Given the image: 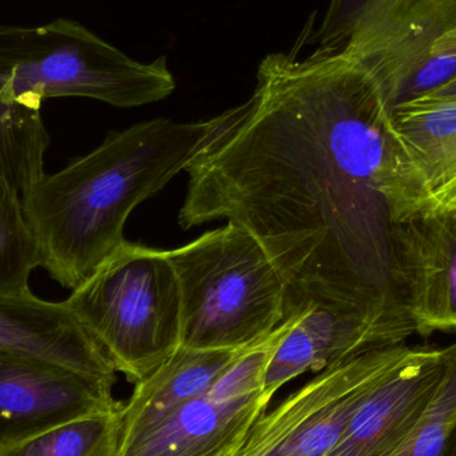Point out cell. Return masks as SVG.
Segmentation results:
<instances>
[{
  "instance_id": "2e32d148",
  "label": "cell",
  "mask_w": 456,
  "mask_h": 456,
  "mask_svg": "<svg viewBox=\"0 0 456 456\" xmlns=\"http://www.w3.org/2000/svg\"><path fill=\"white\" fill-rule=\"evenodd\" d=\"M122 406L112 411L72 420L40 434L0 456H119Z\"/></svg>"
},
{
  "instance_id": "8fae6325",
  "label": "cell",
  "mask_w": 456,
  "mask_h": 456,
  "mask_svg": "<svg viewBox=\"0 0 456 456\" xmlns=\"http://www.w3.org/2000/svg\"><path fill=\"white\" fill-rule=\"evenodd\" d=\"M0 347L112 385L117 380L111 362L67 303L39 299L31 291L0 294Z\"/></svg>"
},
{
  "instance_id": "5bb4252c",
  "label": "cell",
  "mask_w": 456,
  "mask_h": 456,
  "mask_svg": "<svg viewBox=\"0 0 456 456\" xmlns=\"http://www.w3.org/2000/svg\"><path fill=\"white\" fill-rule=\"evenodd\" d=\"M434 208H456V98L422 96L391 111Z\"/></svg>"
},
{
  "instance_id": "5b68a950",
  "label": "cell",
  "mask_w": 456,
  "mask_h": 456,
  "mask_svg": "<svg viewBox=\"0 0 456 456\" xmlns=\"http://www.w3.org/2000/svg\"><path fill=\"white\" fill-rule=\"evenodd\" d=\"M175 88L167 56L135 61L79 21L0 26V90L11 98L43 104L77 96L131 109L163 101Z\"/></svg>"
},
{
  "instance_id": "52a82bcc",
  "label": "cell",
  "mask_w": 456,
  "mask_h": 456,
  "mask_svg": "<svg viewBox=\"0 0 456 456\" xmlns=\"http://www.w3.org/2000/svg\"><path fill=\"white\" fill-rule=\"evenodd\" d=\"M112 383L0 347V452L122 406Z\"/></svg>"
},
{
  "instance_id": "6da1fadb",
  "label": "cell",
  "mask_w": 456,
  "mask_h": 456,
  "mask_svg": "<svg viewBox=\"0 0 456 456\" xmlns=\"http://www.w3.org/2000/svg\"><path fill=\"white\" fill-rule=\"evenodd\" d=\"M184 230L235 222L287 286L284 322L310 307L410 321L393 281V233L431 210L391 114L345 53H271L235 119L187 167Z\"/></svg>"
},
{
  "instance_id": "ba28073f",
  "label": "cell",
  "mask_w": 456,
  "mask_h": 456,
  "mask_svg": "<svg viewBox=\"0 0 456 456\" xmlns=\"http://www.w3.org/2000/svg\"><path fill=\"white\" fill-rule=\"evenodd\" d=\"M393 281L415 334L456 332V208H431L396 224Z\"/></svg>"
},
{
  "instance_id": "3957f363",
  "label": "cell",
  "mask_w": 456,
  "mask_h": 456,
  "mask_svg": "<svg viewBox=\"0 0 456 456\" xmlns=\"http://www.w3.org/2000/svg\"><path fill=\"white\" fill-rule=\"evenodd\" d=\"M166 254L181 289L183 347L243 350L284 323L286 281L247 228L228 222Z\"/></svg>"
},
{
  "instance_id": "ffe728a7",
  "label": "cell",
  "mask_w": 456,
  "mask_h": 456,
  "mask_svg": "<svg viewBox=\"0 0 456 456\" xmlns=\"http://www.w3.org/2000/svg\"><path fill=\"white\" fill-rule=\"evenodd\" d=\"M426 96H431V98H456V77Z\"/></svg>"
},
{
  "instance_id": "7a4b0ae2",
  "label": "cell",
  "mask_w": 456,
  "mask_h": 456,
  "mask_svg": "<svg viewBox=\"0 0 456 456\" xmlns=\"http://www.w3.org/2000/svg\"><path fill=\"white\" fill-rule=\"evenodd\" d=\"M238 112L191 123L159 118L109 134L98 149L23 192L51 278L69 289L85 283L125 243L134 208L186 171Z\"/></svg>"
},
{
  "instance_id": "4fadbf2b",
  "label": "cell",
  "mask_w": 456,
  "mask_h": 456,
  "mask_svg": "<svg viewBox=\"0 0 456 456\" xmlns=\"http://www.w3.org/2000/svg\"><path fill=\"white\" fill-rule=\"evenodd\" d=\"M248 348L202 350L181 346L159 369L135 383L130 398L122 403L120 449L182 404L208 393Z\"/></svg>"
},
{
  "instance_id": "8992f818",
  "label": "cell",
  "mask_w": 456,
  "mask_h": 456,
  "mask_svg": "<svg viewBox=\"0 0 456 456\" xmlns=\"http://www.w3.org/2000/svg\"><path fill=\"white\" fill-rule=\"evenodd\" d=\"M64 302L130 382L181 347V289L166 251L126 240Z\"/></svg>"
},
{
  "instance_id": "ac0fdd59",
  "label": "cell",
  "mask_w": 456,
  "mask_h": 456,
  "mask_svg": "<svg viewBox=\"0 0 456 456\" xmlns=\"http://www.w3.org/2000/svg\"><path fill=\"white\" fill-rule=\"evenodd\" d=\"M393 456H456V342L444 382L420 422Z\"/></svg>"
},
{
  "instance_id": "9c48e42d",
  "label": "cell",
  "mask_w": 456,
  "mask_h": 456,
  "mask_svg": "<svg viewBox=\"0 0 456 456\" xmlns=\"http://www.w3.org/2000/svg\"><path fill=\"white\" fill-rule=\"evenodd\" d=\"M449 364L444 348L410 347L372 386L342 438L326 456H393L438 393Z\"/></svg>"
},
{
  "instance_id": "9a60e30c",
  "label": "cell",
  "mask_w": 456,
  "mask_h": 456,
  "mask_svg": "<svg viewBox=\"0 0 456 456\" xmlns=\"http://www.w3.org/2000/svg\"><path fill=\"white\" fill-rule=\"evenodd\" d=\"M48 146L42 104L11 98L0 90V173L20 194L45 175Z\"/></svg>"
},
{
  "instance_id": "277c9868",
  "label": "cell",
  "mask_w": 456,
  "mask_h": 456,
  "mask_svg": "<svg viewBox=\"0 0 456 456\" xmlns=\"http://www.w3.org/2000/svg\"><path fill=\"white\" fill-rule=\"evenodd\" d=\"M315 40L353 59L391 114L456 77V0H330Z\"/></svg>"
},
{
  "instance_id": "7c38bea8",
  "label": "cell",
  "mask_w": 456,
  "mask_h": 456,
  "mask_svg": "<svg viewBox=\"0 0 456 456\" xmlns=\"http://www.w3.org/2000/svg\"><path fill=\"white\" fill-rule=\"evenodd\" d=\"M271 401L263 391L226 396L211 387L122 447L119 456L216 455L241 438L267 412Z\"/></svg>"
},
{
  "instance_id": "30bf717a",
  "label": "cell",
  "mask_w": 456,
  "mask_h": 456,
  "mask_svg": "<svg viewBox=\"0 0 456 456\" xmlns=\"http://www.w3.org/2000/svg\"><path fill=\"white\" fill-rule=\"evenodd\" d=\"M415 334L412 322H383L322 307L303 311L273 353L263 380V394L308 371H323L379 348L404 345Z\"/></svg>"
},
{
  "instance_id": "e0dca14e",
  "label": "cell",
  "mask_w": 456,
  "mask_h": 456,
  "mask_svg": "<svg viewBox=\"0 0 456 456\" xmlns=\"http://www.w3.org/2000/svg\"><path fill=\"white\" fill-rule=\"evenodd\" d=\"M40 265L39 244L24 214L21 194L0 173V294L31 291L29 276Z\"/></svg>"
},
{
  "instance_id": "d6986e66",
  "label": "cell",
  "mask_w": 456,
  "mask_h": 456,
  "mask_svg": "<svg viewBox=\"0 0 456 456\" xmlns=\"http://www.w3.org/2000/svg\"><path fill=\"white\" fill-rule=\"evenodd\" d=\"M251 430V428H249ZM249 430L244 434L241 438H239L238 441L233 442L232 444L226 447L224 452H218V454L214 456H240L241 452H243L244 444H246L247 436H248Z\"/></svg>"
}]
</instances>
